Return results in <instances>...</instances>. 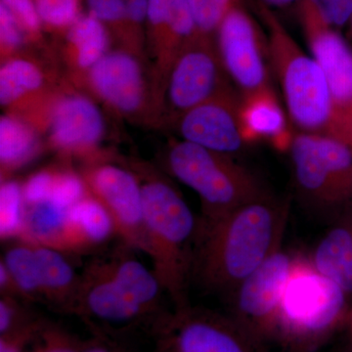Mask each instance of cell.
I'll return each mask as SVG.
<instances>
[{
  "label": "cell",
  "mask_w": 352,
  "mask_h": 352,
  "mask_svg": "<svg viewBox=\"0 0 352 352\" xmlns=\"http://www.w3.org/2000/svg\"><path fill=\"white\" fill-rule=\"evenodd\" d=\"M29 38L12 13L0 4V56L1 62L22 53Z\"/></svg>",
  "instance_id": "28"
},
{
  "label": "cell",
  "mask_w": 352,
  "mask_h": 352,
  "mask_svg": "<svg viewBox=\"0 0 352 352\" xmlns=\"http://www.w3.org/2000/svg\"><path fill=\"white\" fill-rule=\"evenodd\" d=\"M309 259L323 276L352 296V212L333 221Z\"/></svg>",
  "instance_id": "21"
},
{
  "label": "cell",
  "mask_w": 352,
  "mask_h": 352,
  "mask_svg": "<svg viewBox=\"0 0 352 352\" xmlns=\"http://www.w3.org/2000/svg\"><path fill=\"white\" fill-rule=\"evenodd\" d=\"M347 328H349V333H351L352 337V308L349 310V315H347V319L346 322Z\"/></svg>",
  "instance_id": "34"
},
{
  "label": "cell",
  "mask_w": 352,
  "mask_h": 352,
  "mask_svg": "<svg viewBox=\"0 0 352 352\" xmlns=\"http://www.w3.org/2000/svg\"><path fill=\"white\" fill-rule=\"evenodd\" d=\"M166 164L171 175L200 198V226L214 223L241 206L270 194L256 175L232 156L187 141L171 143Z\"/></svg>",
  "instance_id": "6"
},
{
  "label": "cell",
  "mask_w": 352,
  "mask_h": 352,
  "mask_svg": "<svg viewBox=\"0 0 352 352\" xmlns=\"http://www.w3.org/2000/svg\"><path fill=\"white\" fill-rule=\"evenodd\" d=\"M240 120L245 142L268 140L279 150H289L294 134L272 88L241 97Z\"/></svg>",
  "instance_id": "19"
},
{
  "label": "cell",
  "mask_w": 352,
  "mask_h": 352,
  "mask_svg": "<svg viewBox=\"0 0 352 352\" xmlns=\"http://www.w3.org/2000/svg\"><path fill=\"white\" fill-rule=\"evenodd\" d=\"M0 4L12 13L24 30L30 43H41L43 28L32 0H0Z\"/></svg>",
  "instance_id": "30"
},
{
  "label": "cell",
  "mask_w": 352,
  "mask_h": 352,
  "mask_svg": "<svg viewBox=\"0 0 352 352\" xmlns=\"http://www.w3.org/2000/svg\"><path fill=\"white\" fill-rule=\"evenodd\" d=\"M45 133L50 147L60 154L95 162L106 135L105 119L87 94L62 87L51 108Z\"/></svg>",
  "instance_id": "14"
},
{
  "label": "cell",
  "mask_w": 352,
  "mask_h": 352,
  "mask_svg": "<svg viewBox=\"0 0 352 352\" xmlns=\"http://www.w3.org/2000/svg\"><path fill=\"white\" fill-rule=\"evenodd\" d=\"M82 176L88 192L113 217L117 232L127 244L146 252L142 187L138 177L117 164L97 161Z\"/></svg>",
  "instance_id": "15"
},
{
  "label": "cell",
  "mask_w": 352,
  "mask_h": 352,
  "mask_svg": "<svg viewBox=\"0 0 352 352\" xmlns=\"http://www.w3.org/2000/svg\"><path fill=\"white\" fill-rule=\"evenodd\" d=\"M145 331L148 352H270L230 315L190 303L164 310Z\"/></svg>",
  "instance_id": "8"
},
{
  "label": "cell",
  "mask_w": 352,
  "mask_h": 352,
  "mask_svg": "<svg viewBox=\"0 0 352 352\" xmlns=\"http://www.w3.org/2000/svg\"><path fill=\"white\" fill-rule=\"evenodd\" d=\"M296 256L278 250L234 291L231 317L266 346L272 344L285 285Z\"/></svg>",
  "instance_id": "13"
},
{
  "label": "cell",
  "mask_w": 352,
  "mask_h": 352,
  "mask_svg": "<svg viewBox=\"0 0 352 352\" xmlns=\"http://www.w3.org/2000/svg\"><path fill=\"white\" fill-rule=\"evenodd\" d=\"M289 203L268 194L208 226H198L191 280L217 293L233 294L281 249Z\"/></svg>",
  "instance_id": "1"
},
{
  "label": "cell",
  "mask_w": 352,
  "mask_h": 352,
  "mask_svg": "<svg viewBox=\"0 0 352 352\" xmlns=\"http://www.w3.org/2000/svg\"><path fill=\"white\" fill-rule=\"evenodd\" d=\"M164 292L154 270L122 254L88 270L71 312L85 319L91 330L119 336L129 329H145L164 312Z\"/></svg>",
  "instance_id": "2"
},
{
  "label": "cell",
  "mask_w": 352,
  "mask_h": 352,
  "mask_svg": "<svg viewBox=\"0 0 352 352\" xmlns=\"http://www.w3.org/2000/svg\"><path fill=\"white\" fill-rule=\"evenodd\" d=\"M254 6H263L273 10L274 8H285L293 6L295 3H300V0H252Z\"/></svg>",
  "instance_id": "33"
},
{
  "label": "cell",
  "mask_w": 352,
  "mask_h": 352,
  "mask_svg": "<svg viewBox=\"0 0 352 352\" xmlns=\"http://www.w3.org/2000/svg\"><path fill=\"white\" fill-rule=\"evenodd\" d=\"M91 331L94 336L89 340H83L82 352H129L116 338L117 336L103 331Z\"/></svg>",
  "instance_id": "32"
},
{
  "label": "cell",
  "mask_w": 352,
  "mask_h": 352,
  "mask_svg": "<svg viewBox=\"0 0 352 352\" xmlns=\"http://www.w3.org/2000/svg\"><path fill=\"white\" fill-rule=\"evenodd\" d=\"M298 6L302 24L322 25L338 31L351 19L352 0H300Z\"/></svg>",
  "instance_id": "24"
},
{
  "label": "cell",
  "mask_w": 352,
  "mask_h": 352,
  "mask_svg": "<svg viewBox=\"0 0 352 352\" xmlns=\"http://www.w3.org/2000/svg\"><path fill=\"white\" fill-rule=\"evenodd\" d=\"M302 25L311 55L327 78L342 141L352 146V50L337 30Z\"/></svg>",
  "instance_id": "17"
},
{
  "label": "cell",
  "mask_w": 352,
  "mask_h": 352,
  "mask_svg": "<svg viewBox=\"0 0 352 352\" xmlns=\"http://www.w3.org/2000/svg\"><path fill=\"white\" fill-rule=\"evenodd\" d=\"M82 85L113 112L135 122H160L151 69L145 58L117 47L88 72Z\"/></svg>",
  "instance_id": "9"
},
{
  "label": "cell",
  "mask_w": 352,
  "mask_h": 352,
  "mask_svg": "<svg viewBox=\"0 0 352 352\" xmlns=\"http://www.w3.org/2000/svg\"><path fill=\"white\" fill-rule=\"evenodd\" d=\"M349 25H351V34H352V16H351V21H349Z\"/></svg>",
  "instance_id": "35"
},
{
  "label": "cell",
  "mask_w": 352,
  "mask_h": 352,
  "mask_svg": "<svg viewBox=\"0 0 352 352\" xmlns=\"http://www.w3.org/2000/svg\"><path fill=\"white\" fill-rule=\"evenodd\" d=\"M43 31L63 36L82 15V0H32Z\"/></svg>",
  "instance_id": "25"
},
{
  "label": "cell",
  "mask_w": 352,
  "mask_h": 352,
  "mask_svg": "<svg viewBox=\"0 0 352 352\" xmlns=\"http://www.w3.org/2000/svg\"><path fill=\"white\" fill-rule=\"evenodd\" d=\"M87 13L105 25L120 48L146 57L148 0H85Z\"/></svg>",
  "instance_id": "18"
},
{
  "label": "cell",
  "mask_w": 352,
  "mask_h": 352,
  "mask_svg": "<svg viewBox=\"0 0 352 352\" xmlns=\"http://www.w3.org/2000/svg\"><path fill=\"white\" fill-rule=\"evenodd\" d=\"M25 201L19 183L4 180L0 188V233L4 239L21 236L24 226Z\"/></svg>",
  "instance_id": "26"
},
{
  "label": "cell",
  "mask_w": 352,
  "mask_h": 352,
  "mask_svg": "<svg viewBox=\"0 0 352 352\" xmlns=\"http://www.w3.org/2000/svg\"><path fill=\"white\" fill-rule=\"evenodd\" d=\"M195 23L196 34L215 38L222 21L241 0H186Z\"/></svg>",
  "instance_id": "27"
},
{
  "label": "cell",
  "mask_w": 352,
  "mask_h": 352,
  "mask_svg": "<svg viewBox=\"0 0 352 352\" xmlns=\"http://www.w3.org/2000/svg\"><path fill=\"white\" fill-rule=\"evenodd\" d=\"M349 298L309 258L296 256L280 302L272 344L281 352H318L346 324Z\"/></svg>",
  "instance_id": "5"
},
{
  "label": "cell",
  "mask_w": 352,
  "mask_h": 352,
  "mask_svg": "<svg viewBox=\"0 0 352 352\" xmlns=\"http://www.w3.org/2000/svg\"><path fill=\"white\" fill-rule=\"evenodd\" d=\"M298 198L333 221L352 212V146L330 136L298 132L289 148Z\"/></svg>",
  "instance_id": "7"
},
{
  "label": "cell",
  "mask_w": 352,
  "mask_h": 352,
  "mask_svg": "<svg viewBox=\"0 0 352 352\" xmlns=\"http://www.w3.org/2000/svg\"><path fill=\"white\" fill-rule=\"evenodd\" d=\"M82 344L83 340L47 322H44L34 340L38 352H82Z\"/></svg>",
  "instance_id": "29"
},
{
  "label": "cell",
  "mask_w": 352,
  "mask_h": 352,
  "mask_svg": "<svg viewBox=\"0 0 352 352\" xmlns=\"http://www.w3.org/2000/svg\"><path fill=\"white\" fill-rule=\"evenodd\" d=\"M2 263L19 293L32 298L41 296L60 309L71 312L80 279L57 249L23 243L11 247Z\"/></svg>",
  "instance_id": "11"
},
{
  "label": "cell",
  "mask_w": 352,
  "mask_h": 352,
  "mask_svg": "<svg viewBox=\"0 0 352 352\" xmlns=\"http://www.w3.org/2000/svg\"><path fill=\"white\" fill-rule=\"evenodd\" d=\"M62 38L64 63L73 82L82 85L88 72L111 50L110 32L100 21L83 13Z\"/></svg>",
  "instance_id": "20"
},
{
  "label": "cell",
  "mask_w": 352,
  "mask_h": 352,
  "mask_svg": "<svg viewBox=\"0 0 352 352\" xmlns=\"http://www.w3.org/2000/svg\"><path fill=\"white\" fill-rule=\"evenodd\" d=\"M240 108L241 95L231 87L183 113L173 126L182 140L232 156L248 144Z\"/></svg>",
  "instance_id": "16"
},
{
  "label": "cell",
  "mask_w": 352,
  "mask_h": 352,
  "mask_svg": "<svg viewBox=\"0 0 352 352\" xmlns=\"http://www.w3.org/2000/svg\"><path fill=\"white\" fill-rule=\"evenodd\" d=\"M43 132L13 113L0 119V164L2 175L17 170L34 159L43 148Z\"/></svg>",
  "instance_id": "22"
},
{
  "label": "cell",
  "mask_w": 352,
  "mask_h": 352,
  "mask_svg": "<svg viewBox=\"0 0 352 352\" xmlns=\"http://www.w3.org/2000/svg\"><path fill=\"white\" fill-rule=\"evenodd\" d=\"M231 87L215 39L195 34L183 48L164 82L161 120L173 124L180 116Z\"/></svg>",
  "instance_id": "10"
},
{
  "label": "cell",
  "mask_w": 352,
  "mask_h": 352,
  "mask_svg": "<svg viewBox=\"0 0 352 352\" xmlns=\"http://www.w3.org/2000/svg\"><path fill=\"white\" fill-rule=\"evenodd\" d=\"M214 39L224 71L241 97L272 88L266 63V39L263 41L261 30L242 2L227 14Z\"/></svg>",
  "instance_id": "12"
},
{
  "label": "cell",
  "mask_w": 352,
  "mask_h": 352,
  "mask_svg": "<svg viewBox=\"0 0 352 352\" xmlns=\"http://www.w3.org/2000/svg\"><path fill=\"white\" fill-rule=\"evenodd\" d=\"M146 252L173 307L189 303L187 289L199 222L182 194L161 176L141 182Z\"/></svg>",
  "instance_id": "4"
},
{
  "label": "cell",
  "mask_w": 352,
  "mask_h": 352,
  "mask_svg": "<svg viewBox=\"0 0 352 352\" xmlns=\"http://www.w3.org/2000/svg\"><path fill=\"white\" fill-rule=\"evenodd\" d=\"M256 8L266 30L268 58L281 85L289 120L298 132L342 141L323 69L298 45L274 11Z\"/></svg>",
  "instance_id": "3"
},
{
  "label": "cell",
  "mask_w": 352,
  "mask_h": 352,
  "mask_svg": "<svg viewBox=\"0 0 352 352\" xmlns=\"http://www.w3.org/2000/svg\"><path fill=\"white\" fill-rule=\"evenodd\" d=\"M56 168L38 171L23 185V197L25 206L34 205L41 201H48L54 186Z\"/></svg>",
  "instance_id": "31"
},
{
  "label": "cell",
  "mask_w": 352,
  "mask_h": 352,
  "mask_svg": "<svg viewBox=\"0 0 352 352\" xmlns=\"http://www.w3.org/2000/svg\"><path fill=\"white\" fill-rule=\"evenodd\" d=\"M115 231L113 217L89 193L69 208L67 248L100 244Z\"/></svg>",
  "instance_id": "23"
}]
</instances>
